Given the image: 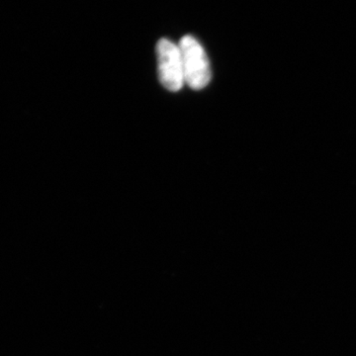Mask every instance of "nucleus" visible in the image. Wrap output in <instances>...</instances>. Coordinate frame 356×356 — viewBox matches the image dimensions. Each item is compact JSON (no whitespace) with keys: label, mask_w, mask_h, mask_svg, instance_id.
Segmentation results:
<instances>
[{"label":"nucleus","mask_w":356,"mask_h":356,"mask_svg":"<svg viewBox=\"0 0 356 356\" xmlns=\"http://www.w3.org/2000/svg\"><path fill=\"white\" fill-rule=\"evenodd\" d=\"M178 46L184 64L185 83L194 90L206 88L211 81V69L203 47L191 35L180 40Z\"/></svg>","instance_id":"obj_1"},{"label":"nucleus","mask_w":356,"mask_h":356,"mask_svg":"<svg viewBox=\"0 0 356 356\" xmlns=\"http://www.w3.org/2000/svg\"><path fill=\"white\" fill-rule=\"evenodd\" d=\"M159 81L163 88L177 92L185 83L184 64L179 46L168 39L159 40L158 47Z\"/></svg>","instance_id":"obj_2"}]
</instances>
